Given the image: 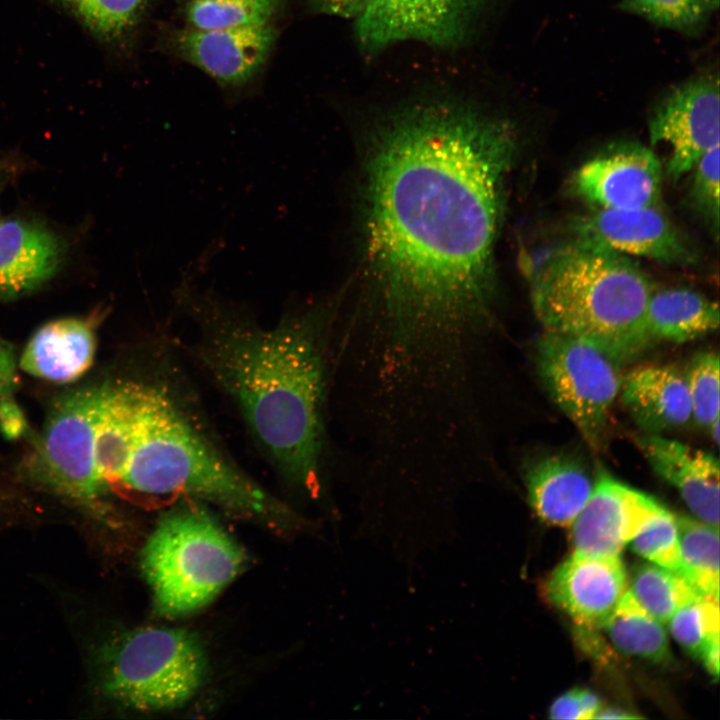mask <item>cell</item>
<instances>
[{"instance_id": "cell-14", "label": "cell", "mask_w": 720, "mask_h": 720, "mask_svg": "<svg viewBox=\"0 0 720 720\" xmlns=\"http://www.w3.org/2000/svg\"><path fill=\"white\" fill-rule=\"evenodd\" d=\"M625 569L619 557L573 553L545 584L548 600L577 624L602 628L627 590Z\"/></svg>"}, {"instance_id": "cell-17", "label": "cell", "mask_w": 720, "mask_h": 720, "mask_svg": "<svg viewBox=\"0 0 720 720\" xmlns=\"http://www.w3.org/2000/svg\"><path fill=\"white\" fill-rule=\"evenodd\" d=\"M63 256L57 235L40 222L0 221V300L31 293L56 272Z\"/></svg>"}, {"instance_id": "cell-20", "label": "cell", "mask_w": 720, "mask_h": 720, "mask_svg": "<svg viewBox=\"0 0 720 720\" xmlns=\"http://www.w3.org/2000/svg\"><path fill=\"white\" fill-rule=\"evenodd\" d=\"M529 503L544 522L570 526L589 499L594 483L575 458L553 454L530 464L525 472Z\"/></svg>"}, {"instance_id": "cell-1", "label": "cell", "mask_w": 720, "mask_h": 720, "mask_svg": "<svg viewBox=\"0 0 720 720\" xmlns=\"http://www.w3.org/2000/svg\"><path fill=\"white\" fill-rule=\"evenodd\" d=\"M371 136L363 191L368 288L349 334L392 375L460 371L491 319L516 131L471 105L428 101L396 111Z\"/></svg>"}, {"instance_id": "cell-10", "label": "cell", "mask_w": 720, "mask_h": 720, "mask_svg": "<svg viewBox=\"0 0 720 720\" xmlns=\"http://www.w3.org/2000/svg\"><path fill=\"white\" fill-rule=\"evenodd\" d=\"M719 80L700 76L672 89L648 123L651 145L670 149L666 171L673 180L690 172L704 153L719 145Z\"/></svg>"}, {"instance_id": "cell-22", "label": "cell", "mask_w": 720, "mask_h": 720, "mask_svg": "<svg viewBox=\"0 0 720 720\" xmlns=\"http://www.w3.org/2000/svg\"><path fill=\"white\" fill-rule=\"evenodd\" d=\"M602 628L622 653L654 663L670 659L662 622L644 609L628 589Z\"/></svg>"}, {"instance_id": "cell-6", "label": "cell", "mask_w": 720, "mask_h": 720, "mask_svg": "<svg viewBox=\"0 0 720 720\" xmlns=\"http://www.w3.org/2000/svg\"><path fill=\"white\" fill-rule=\"evenodd\" d=\"M101 658L106 693L142 711L183 706L206 674L199 639L181 628L137 629L104 648Z\"/></svg>"}, {"instance_id": "cell-13", "label": "cell", "mask_w": 720, "mask_h": 720, "mask_svg": "<svg viewBox=\"0 0 720 720\" xmlns=\"http://www.w3.org/2000/svg\"><path fill=\"white\" fill-rule=\"evenodd\" d=\"M660 507L653 497L600 473L589 499L570 525L574 553L619 557Z\"/></svg>"}, {"instance_id": "cell-4", "label": "cell", "mask_w": 720, "mask_h": 720, "mask_svg": "<svg viewBox=\"0 0 720 720\" xmlns=\"http://www.w3.org/2000/svg\"><path fill=\"white\" fill-rule=\"evenodd\" d=\"M652 291L630 257L579 238L546 251L530 271L544 330L589 341L620 364L653 340L646 321Z\"/></svg>"}, {"instance_id": "cell-34", "label": "cell", "mask_w": 720, "mask_h": 720, "mask_svg": "<svg viewBox=\"0 0 720 720\" xmlns=\"http://www.w3.org/2000/svg\"><path fill=\"white\" fill-rule=\"evenodd\" d=\"M320 12L356 20L374 0H310Z\"/></svg>"}, {"instance_id": "cell-16", "label": "cell", "mask_w": 720, "mask_h": 720, "mask_svg": "<svg viewBox=\"0 0 720 720\" xmlns=\"http://www.w3.org/2000/svg\"><path fill=\"white\" fill-rule=\"evenodd\" d=\"M636 440L652 469L678 490L691 512L700 521L719 527L718 459L659 434L648 433Z\"/></svg>"}, {"instance_id": "cell-30", "label": "cell", "mask_w": 720, "mask_h": 720, "mask_svg": "<svg viewBox=\"0 0 720 720\" xmlns=\"http://www.w3.org/2000/svg\"><path fill=\"white\" fill-rule=\"evenodd\" d=\"M692 418L705 428L719 418V356L713 351L696 354L685 375Z\"/></svg>"}, {"instance_id": "cell-23", "label": "cell", "mask_w": 720, "mask_h": 720, "mask_svg": "<svg viewBox=\"0 0 720 720\" xmlns=\"http://www.w3.org/2000/svg\"><path fill=\"white\" fill-rule=\"evenodd\" d=\"M682 576L702 595L719 597V527L676 517Z\"/></svg>"}, {"instance_id": "cell-25", "label": "cell", "mask_w": 720, "mask_h": 720, "mask_svg": "<svg viewBox=\"0 0 720 720\" xmlns=\"http://www.w3.org/2000/svg\"><path fill=\"white\" fill-rule=\"evenodd\" d=\"M280 0H191L186 20L195 29H223L271 24Z\"/></svg>"}, {"instance_id": "cell-28", "label": "cell", "mask_w": 720, "mask_h": 720, "mask_svg": "<svg viewBox=\"0 0 720 720\" xmlns=\"http://www.w3.org/2000/svg\"><path fill=\"white\" fill-rule=\"evenodd\" d=\"M68 7L99 37L113 41L137 24L145 0H64Z\"/></svg>"}, {"instance_id": "cell-19", "label": "cell", "mask_w": 720, "mask_h": 720, "mask_svg": "<svg viewBox=\"0 0 720 720\" xmlns=\"http://www.w3.org/2000/svg\"><path fill=\"white\" fill-rule=\"evenodd\" d=\"M622 401L634 421L648 433L677 429L692 418L685 374L670 365H644L621 383Z\"/></svg>"}, {"instance_id": "cell-15", "label": "cell", "mask_w": 720, "mask_h": 720, "mask_svg": "<svg viewBox=\"0 0 720 720\" xmlns=\"http://www.w3.org/2000/svg\"><path fill=\"white\" fill-rule=\"evenodd\" d=\"M275 41L271 24L223 29L188 28L176 38L184 59L223 85L250 80L266 61Z\"/></svg>"}, {"instance_id": "cell-7", "label": "cell", "mask_w": 720, "mask_h": 720, "mask_svg": "<svg viewBox=\"0 0 720 720\" xmlns=\"http://www.w3.org/2000/svg\"><path fill=\"white\" fill-rule=\"evenodd\" d=\"M104 381L58 396L25 465L36 483L87 508L108 490L95 466V436Z\"/></svg>"}, {"instance_id": "cell-5", "label": "cell", "mask_w": 720, "mask_h": 720, "mask_svg": "<svg viewBox=\"0 0 720 720\" xmlns=\"http://www.w3.org/2000/svg\"><path fill=\"white\" fill-rule=\"evenodd\" d=\"M246 556L205 508L181 504L158 520L140 565L157 612L189 615L209 604L241 572Z\"/></svg>"}, {"instance_id": "cell-24", "label": "cell", "mask_w": 720, "mask_h": 720, "mask_svg": "<svg viewBox=\"0 0 720 720\" xmlns=\"http://www.w3.org/2000/svg\"><path fill=\"white\" fill-rule=\"evenodd\" d=\"M629 591L640 605L662 623L700 594L681 575L653 563L634 567Z\"/></svg>"}, {"instance_id": "cell-26", "label": "cell", "mask_w": 720, "mask_h": 720, "mask_svg": "<svg viewBox=\"0 0 720 720\" xmlns=\"http://www.w3.org/2000/svg\"><path fill=\"white\" fill-rule=\"evenodd\" d=\"M668 623L673 638L699 658L708 645L719 640V597L698 596L681 606Z\"/></svg>"}, {"instance_id": "cell-27", "label": "cell", "mask_w": 720, "mask_h": 720, "mask_svg": "<svg viewBox=\"0 0 720 720\" xmlns=\"http://www.w3.org/2000/svg\"><path fill=\"white\" fill-rule=\"evenodd\" d=\"M719 0H622L620 7L686 34H696L717 10Z\"/></svg>"}, {"instance_id": "cell-29", "label": "cell", "mask_w": 720, "mask_h": 720, "mask_svg": "<svg viewBox=\"0 0 720 720\" xmlns=\"http://www.w3.org/2000/svg\"><path fill=\"white\" fill-rule=\"evenodd\" d=\"M630 543L633 551L644 559L682 576L676 516L663 505Z\"/></svg>"}, {"instance_id": "cell-8", "label": "cell", "mask_w": 720, "mask_h": 720, "mask_svg": "<svg viewBox=\"0 0 720 720\" xmlns=\"http://www.w3.org/2000/svg\"><path fill=\"white\" fill-rule=\"evenodd\" d=\"M536 362L552 400L597 447L620 392V363L589 341L545 330L536 344Z\"/></svg>"}, {"instance_id": "cell-11", "label": "cell", "mask_w": 720, "mask_h": 720, "mask_svg": "<svg viewBox=\"0 0 720 720\" xmlns=\"http://www.w3.org/2000/svg\"><path fill=\"white\" fill-rule=\"evenodd\" d=\"M572 186L593 208L659 206L662 165L648 147L624 142L583 163L573 175Z\"/></svg>"}, {"instance_id": "cell-18", "label": "cell", "mask_w": 720, "mask_h": 720, "mask_svg": "<svg viewBox=\"0 0 720 720\" xmlns=\"http://www.w3.org/2000/svg\"><path fill=\"white\" fill-rule=\"evenodd\" d=\"M95 352L96 334L91 320L61 318L46 323L33 334L19 366L32 376L69 383L91 367Z\"/></svg>"}, {"instance_id": "cell-32", "label": "cell", "mask_w": 720, "mask_h": 720, "mask_svg": "<svg viewBox=\"0 0 720 720\" xmlns=\"http://www.w3.org/2000/svg\"><path fill=\"white\" fill-rule=\"evenodd\" d=\"M18 384L13 347L0 337V432L9 440L23 436L28 428L16 398Z\"/></svg>"}, {"instance_id": "cell-33", "label": "cell", "mask_w": 720, "mask_h": 720, "mask_svg": "<svg viewBox=\"0 0 720 720\" xmlns=\"http://www.w3.org/2000/svg\"><path fill=\"white\" fill-rule=\"evenodd\" d=\"M600 699L588 689H572L559 696L549 708L551 719L586 720L595 717Z\"/></svg>"}, {"instance_id": "cell-9", "label": "cell", "mask_w": 720, "mask_h": 720, "mask_svg": "<svg viewBox=\"0 0 720 720\" xmlns=\"http://www.w3.org/2000/svg\"><path fill=\"white\" fill-rule=\"evenodd\" d=\"M482 0H374L355 20L356 39L367 53L415 41L447 48L468 35Z\"/></svg>"}, {"instance_id": "cell-21", "label": "cell", "mask_w": 720, "mask_h": 720, "mask_svg": "<svg viewBox=\"0 0 720 720\" xmlns=\"http://www.w3.org/2000/svg\"><path fill=\"white\" fill-rule=\"evenodd\" d=\"M646 321L653 339L684 343L716 330L719 308L716 302L689 288L653 289Z\"/></svg>"}, {"instance_id": "cell-3", "label": "cell", "mask_w": 720, "mask_h": 720, "mask_svg": "<svg viewBox=\"0 0 720 720\" xmlns=\"http://www.w3.org/2000/svg\"><path fill=\"white\" fill-rule=\"evenodd\" d=\"M114 383L122 440L113 486L183 495L278 533L304 528L303 518L226 455L172 380L153 372Z\"/></svg>"}, {"instance_id": "cell-12", "label": "cell", "mask_w": 720, "mask_h": 720, "mask_svg": "<svg viewBox=\"0 0 720 720\" xmlns=\"http://www.w3.org/2000/svg\"><path fill=\"white\" fill-rule=\"evenodd\" d=\"M573 230L576 238L627 256L681 266L694 264L697 259L693 247L659 206L593 208L575 221Z\"/></svg>"}, {"instance_id": "cell-31", "label": "cell", "mask_w": 720, "mask_h": 720, "mask_svg": "<svg viewBox=\"0 0 720 720\" xmlns=\"http://www.w3.org/2000/svg\"><path fill=\"white\" fill-rule=\"evenodd\" d=\"M719 145L708 150L697 161L689 198L696 211L704 218L718 238L719 230Z\"/></svg>"}, {"instance_id": "cell-36", "label": "cell", "mask_w": 720, "mask_h": 720, "mask_svg": "<svg viewBox=\"0 0 720 720\" xmlns=\"http://www.w3.org/2000/svg\"><path fill=\"white\" fill-rule=\"evenodd\" d=\"M2 184H3V182H2V180L0 179V192H1V189H2Z\"/></svg>"}, {"instance_id": "cell-2", "label": "cell", "mask_w": 720, "mask_h": 720, "mask_svg": "<svg viewBox=\"0 0 720 720\" xmlns=\"http://www.w3.org/2000/svg\"><path fill=\"white\" fill-rule=\"evenodd\" d=\"M174 298L195 324V359L237 408L274 467L301 491L321 495L332 307L288 311L264 328L247 307L199 290L186 277Z\"/></svg>"}, {"instance_id": "cell-35", "label": "cell", "mask_w": 720, "mask_h": 720, "mask_svg": "<svg viewBox=\"0 0 720 720\" xmlns=\"http://www.w3.org/2000/svg\"><path fill=\"white\" fill-rule=\"evenodd\" d=\"M594 718H596V719H634V718H639V715H634L628 711L618 709V708H606V709L600 708Z\"/></svg>"}]
</instances>
